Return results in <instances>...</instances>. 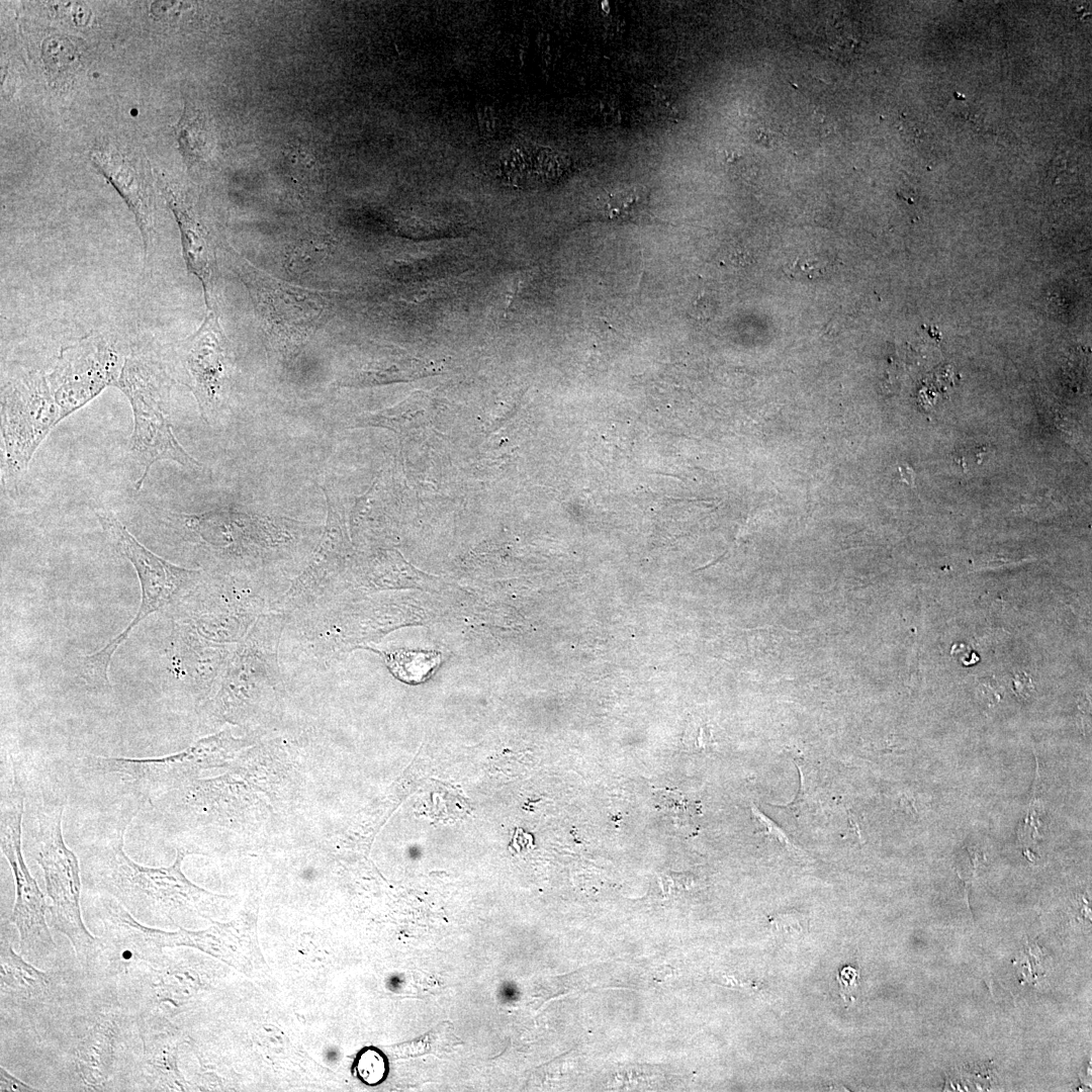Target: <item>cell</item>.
<instances>
[{"label":"cell","instance_id":"obj_22","mask_svg":"<svg viewBox=\"0 0 1092 1092\" xmlns=\"http://www.w3.org/2000/svg\"><path fill=\"white\" fill-rule=\"evenodd\" d=\"M356 1069L361 1080L368 1085L380 1084L388 1074L386 1057L376 1049H365L357 1057Z\"/></svg>","mask_w":1092,"mask_h":1092},{"label":"cell","instance_id":"obj_9","mask_svg":"<svg viewBox=\"0 0 1092 1092\" xmlns=\"http://www.w3.org/2000/svg\"><path fill=\"white\" fill-rule=\"evenodd\" d=\"M125 357L100 334L87 335L60 350L47 374L60 421L77 412L108 386H115Z\"/></svg>","mask_w":1092,"mask_h":1092},{"label":"cell","instance_id":"obj_1","mask_svg":"<svg viewBox=\"0 0 1092 1092\" xmlns=\"http://www.w3.org/2000/svg\"><path fill=\"white\" fill-rule=\"evenodd\" d=\"M49 1048L69 1064L76 1090H131L142 1040L135 1018L119 1000L115 981L91 979Z\"/></svg>","mask_w":1092,"mask_h":1092},{"label":"cell","instance_id":"obj_13","mask_svg":"<svg viewBox=\"0 0 1092 1092\" xmlns=\"http://www.w3.org/2000/svg\"><path fill=\"white\" fill-rule=\"evenodd\" d=\"M265 324L274 333L293 335L309 331L325 310L322 296L260 272L248 273Z\"/></svg>","mask_w":1092,"mask_h":1092},{"label":"cell","instance_id":"obj_12","mask_svg":"<svg viewBox=\"0 0 1092 1092\" xmlns=\"http://www.w3.org/2000/svg\"><path fill=\"white\" fill-rule=\"evenodd\" d=\"M225 336L213 310H208L199 329L183 342L179 362L186 383L197 399L207 422L217 405L226 370Z\"/></svg>","mask_w":1092,"mask_h":1092},{"label":"cell","instance_id":"obj_10","mask_svg":"<svg viewBox=\"0 0 1092 1092\" xmlns=\"http://www.w3.org/2000/svg\"><path fill=\"white\" fill-rule=\"evenodd\" d=\"M95 902L102 931L85 974L89 979L115 981L140 965L162 960L163 948L168 947V931L142 923L108 895L100 894Z\"/></svg>","mask_w":1092,"mask_h":1092},{"label":"cell","instance_id":"obj_27","mask_svg":"<svg viewBox=\"0 0 1092 1092\" xmlns=\"http://www.w3.org/2000/svg\"><path fill=\"white\" fill-rule=\"evenodd\" d=\"M752 813L761 828V832L771 835L784 845H791L788 837L771 820L760 813L755 807H752Z\"/></svg>","mask_w":1092,"mask_h":1092},{"label":"cell","instance_id":"obj_7","mask_svg":"<svg viewBox=\"0 0 1092 1092\" xmlns=\"http://www.w3.org/2000/svg\"><path fill=\"white\" fill-rule=\"evenodd\" d=\"M23 812V786L14 768L10 787L1 797L0 815V846L15 884V901L9 922L18 931L20 954L39 968L53 964L58 947L46 918L49 902L31 876L22 853Z\"/></svg>","mask_w":1092,"mask_h":1092},{"label":"cell","instance_id":"obj_17","mask_svg":"<svg viewBox=\"0 0 1092 1092\" xmlns=\"http://www.w3.org/2000/svg\"><path fill=\"white\" fill-rule=\"evenodd\" d=\"M499 172L510 184L536 187L558 180L568 168L564 157L550 149L532 145L518 146L506 154Z\"/></svg>","mask_w":1092,"mask_h":1092},{"label":"cell","instance_id":"obj_16","mask_svg":"<svg viewBox=\"0 0 1092 1092\" xmlns=\"http://www.w3.org/2000/svg\"><path fill=\"white\" fill-rule=\"evenodd\" d=\"M162 192L179 226L187 269L201 283L207 308L213 310L216 256L209 234L180 192L166 183L162 184Z\"/></svg>","mask_w":1092,"mask_h":1092},{"label":"cell","instance_id":"obj_19","mask_svg":"<svg viewBox=\"0 0 1092 1092\" xmlns=\"http://www.w3.org/2000/svg\"><path fill=\"white\" fill-rule=\"evenodd\" d=\"M647 191L641 186L622 187L606 193L600 199L601 212L613 220H635L647 210Z\"/></svg>","mask_w":1092,"mask_h":1092},{"label":"cell","instance_id":"obj_14","mask_svg":"<svg viewBox=\"0 0 1092 1092\" xmlns=\"http://www.w3.org/2000/svg\"><path fill=\"white\" fill-rule=\"evenodd\" d=\"M142 1053L131 1090L169 1091L183 1087L176 1068V1036L171 1021L162 1017L138 1018Z\"/></svg>","mask_w":1092,"mask_h":1092},{"label":"cell","instance_id":"obj_26","mask_svg":"<svg viewBox=\"0 0 1092 1092\" xmlns=\"http://www.w3.org/2000/svg\"><path fill=\"white\" fill-rule=\"evenodd\" d=\"M0 1091L1 1092H24V1091H39V1089L28 1085L27 1083L19 1080L14 1075L10 1074L4 1067H0Z\"/></svg>","mask_w":1092,"mask_h":1092},{"label":"cell","instance_id":"obj_8","mask_svg":"<svg viewBox=\"0 0 1092 1092\" xmlns=\"http://www.w3.org/2000/svg\"><path fill=\"white\" fill-rule=\"evenodd\" d=\"M60 422V411L46 373L29 371L7 383L1 396L5 476L19 479L40 444Z\"/></svg>","mask_w":1092,"mask_h":1092},{"label":"cell","instance_id":"obj_5","mask_svg":"<svg viewBox=\"0 0 1092 1092\" xmlns=\"http://www.w3.org/2000/svg\"><path fill=\"white\" fill-rule=\"evenodd\" d=\"M65 801L46 800L36 815L35 861L43 872L50 899L51 926L71 942L78 965L86 974L94 958L97 937L87 929L81 913V867L62 832Z\"/></svg>","mask_w":1092,"mask_h":1092},{"label":"cell","instance_id":"obj_28","mask_svg":"<svg viewBox=\"0 0 1092 1092\" xmlns=\"http://www.w3.org/2000/svg\"><path fill=\"white\" fill-rule=\"evenodd\" d=\"M978 697L988 707L995 706L1001 699L995 680L986 678L978 688Z\"/></svg>","mask_w":1092,"mask_h":1092},{"label":"cell","instance_id":"obj_4","mask_svg":"<svg viewBox=\"0 0 1092 1092\" xmlns=\"http://www.w3.org/2000/svg\"><path fill=\"white\" fill-rule=\"evenodd\" d=\"M104 532L116 549L131 563L141 584V604L134 618L114 638L96 652L80 660V674L94 690L110 688L108 666L113 653L149 615L160 612L189 596L201 581L200 570L176 565L143 545L112 514L97 513Z\"/></svg>","mask_w":1092,"mask_h":1092},{"label":"cell","instance_id":"obj_21","mask_svg":"<svg viewBox=\"0 0 1092 1092\" xmlns=\"http://www.w3.org/2000/svg\"><path fill=\"white\" fill-rule=\"evenodd\" d=\"M43 62L54 76L68 75L79 64V54L75 44L67 37L53 35L42 43Z\"/></svg>","mask_w":1092,"mask_h":1092},{"label":"cell","instance_id":"obj_3","mask_svg":"<svg viewBox=\"0 0 1092 1092\" xmlns=\"http://www.w3.org/2000/svg\"><path fill=\"white\" fill-rule=\"evenodd\" d=\"M1 928L0 1014L2 1034L28 1036L44 1048L70 1017L90 979L77 970H40L15 952Z\"/></svg>","mask_w":1092,"mask_h":1092},{"label":"cell","instance_id":"obj_6","mask_svg":"<svg viewBox=\"0 0 1092 1092\" xmlns=\"http://www.w3.org/2000/svg\"><path fill=\"white\" fill-rule=\"evenodd\" d=\"M115 387L127 397L132 411L129 450L143 467L136 490L156 462L169 460L188 468L201 465L175 437L167 410L169 377L159 363L138 354L126 356Z\"/></svg>","mask_w":1092,"mask_h":1092},{"label":"cell","instance_id":"obj_11","mask_svg":"<svg viewBox=\"0 0 1092 1092\" xmlns=\"http://www.w3.org/2000/svg\"><path fill=\"white\" fill-rule=\"evenodd\" d=\"M327 502V519L320 542L304 568L273 603L271 611L288 618L337 595L338 575L346 553L343 522L323 488Z\"/></svg>","mask_w":1092,"mask_h":1092},{"label":"cell","instance_id":"obj_20","mask_svg":"<svg viewBox=\"0 0 1092 1092\" xmlns=\"http://www.w3.org/2000/svg\"><path fill=\"white\" fill-rule=\"evenodd\" d=\"M177 140L182 156L190 163L198 162L207 155L208 131L200 112L185 107L176 125Z\"/></svg>","mask_w":1092,"mask_h":1092},{"label":"cell","instance_id":"obj_25","mask_svg":"<svg viewBox=\"0 0 1092 1092\" xmlns=\"http://www.w3.org/2000/svg\"><path fill=\"white\" fill-rule=\"evenodd\" d=\"M858 978V971L850 966L843 967L839 971L836 980L840 987L839 993L844 1001H846L847 998H849L850 1001L854 1000V997L851 996V992H853L854 988L857 986Z\"/></svg>","mask_w":1092,"mask_h":1092},{"label":"cell","instance_id":"obj_23","mask_svg":"<svg viewBox=\"0 0 1092 1092\" xmlns=\"http://www.w3.org/2000/svg\"><path fill=\"white\" fill-rule=\"evenodd\" d=\"M768 921L771 927L778 931L802 932L808 927V921L805 916L796 910H789L771 915L768 918Z\"/></svg>","mask_w":1092,"mask_h":1092},{"label":"cell","instance_id":"obj_30","mask_svg":"<svg viewBox=\"0 0 1092 1092\" xmlns=\"http://www.w3.org/2000/svg\"><path fill=\"white\" fill-rule=\"evenodd\" d=\"M951 654L965 665H971L979 660L977 654L964 644L953 645Z\"/></svg>","mask_w":1092,"mask_h":1092},{"label":"cell","instance_id":"obj_2","mask_svg":"<svg viewBox=\"0 0 1092 1092\" xmlns=\"http://www.w3.org/2000/svg\"><path fill=\"white\" fill-rule=\"evenodd\" d=\"M133 815H121L113 829L88 847L81 861L82 882L87 890L114 898L142 923L168 927L175 924L176 912L192 906L200 893L181 873V851L172 866L161 868L140 864L125 853L123 836Z\"/></svg>","mask_w":1092,"mask_h":1092},{"label":"cell","instance_id":"obj_15","mask_svg":"<svg viewBox=\"0 0 1092 1092\" xmlns=\"http://www.w3.org/2000/svg\"><path fill=\"white\" fill-rule=\"evenodd\" d=\"M91 160L133 213L147 255L153 242L154 215L153 195L144 173L132 159L112 149L94 150Z\"/></svg>","mask_w":1092,"mask_h":1092},{"label":"cell","instance_id":"obj_18","mask_svg":"<svg viewBox=\"0 0 1092 1092\" xmlns=\"http://www.w3.org/2000/svg\"><path fill=\"white\" fill-rule=\"evenodd\" d=\"M380 654L389 672L400 681L419 685L426 681L438 669L442 654L437 650L395 649L375 650Z\"/></svg>","mask_w":1092,"mask_h":1092},{"label":"cell","instance_id":"obj_24","mask_svg":"<svg viewBox=\"0 0 1092 1092\" xmlns=\"http://www.w3.org/2000/svg\"><path fill=\"white\" fill-rule=\"evenodd\" d=\"M826 267V261L819 257L811 256L797 259L794 262L792 269L794 271V275L796 274L801 277L814 278L821 276L823 273H825Z\"/></svg>","mask_w":1092,"mask_h":1092},{"label":"cell","instance_id":"obj_29","mask_svg":"<svg viewBox=\"0 0 1092 1092\" xmlns=\"http://www.w3.org/2000/svg\"><path fill=\"white\" fill-rule=\"evenodd\" d=\"M1013 691L1020 699H1028L1033 691L1032 679L1025 672H1018L1013 677Z\"/></svg>","mask_w":1092,"mask_h":1092}]
</instances>
